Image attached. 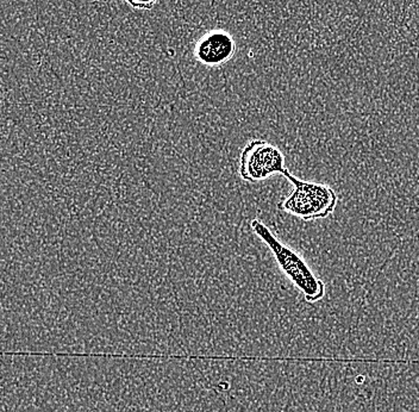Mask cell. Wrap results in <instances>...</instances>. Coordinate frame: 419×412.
<instances>
[{
	"label": "cell",
	"mask_w": 419,
	"mask_h": 412,
	"mask_svg": "<svg viewBox=\"0 0 419 412\" xmlns=\"http://www.w3.org/2000/svg\"><path fill=\"white\" fill-rule=\"evenodd\" d=\"M253 232L269 246L280 269L298 287L308 303L320 302L325 296V283L313 274L298 253L280 242L261 221L254 219L250 223Z\"/></svg>",
	"instance_id": "6da1fadb"
},
{
	"label": "cell",
	"mask_w": 419,
	"mask_h": 412,
	"mask_svg": "<svg viewBox=\"0 0 419 412\" xmlns=\"http://www.w3.org/2000/svg\"><path fill=\"white\" fill-rule=\"evenodd\" d=\"M283 177L290 180L295 190L279 204L280 210L304 221L327 218L337 205V195L327 185L300 180L290 170Z\"/></svg>",
	"instance_id": "7a4b0ae2"
},
{
	"label": "cell",
	"mask_w": 419,
	"mask_h": 412,
	"mask_svg": "<svg viewBox=\"0 0 419 412\" xmlns=\"http://www.w3.org/2000/svg\"><path fill=\"white\" fill-rule=\"evenodd\" d=\"M288 172L283 151L267 141L253 140L246 144L239 160V175L248 183H260L276 174Z\"/></svg>",
	"instance_id": "3957f363"
},
{
	"label": "cell",
	"mask_w": 419,
	"mask_h": 412,
	"mask_svg": "<svg viewBox=\"0 0 419 412\" xmlns=\"http://www.w3.org/2000/svg\"><path fill=\"white\" fill-rule=\"evenodd\" d=\"M235 40L232 35L221 30H214L199 38L195 48V59L205 66L224 65L234 58Z\"/></svg>",
	"instance_id": "277c9868"
},
{
	"label": "cell",
	"mask_w": 419,
	"mask_h": 412,
	"mask_svg": "<svg viewBox=\"0 0 419 412\" xmlns=\"http://www.w3.org/2000/svg\"><path fill=\"white\" fill-rule=\"evenodd\" d=\"M160 0H126V3L138 10H151Z\"/></svg>",
	"instance_id": "5b68a950"
}]
</instances>
